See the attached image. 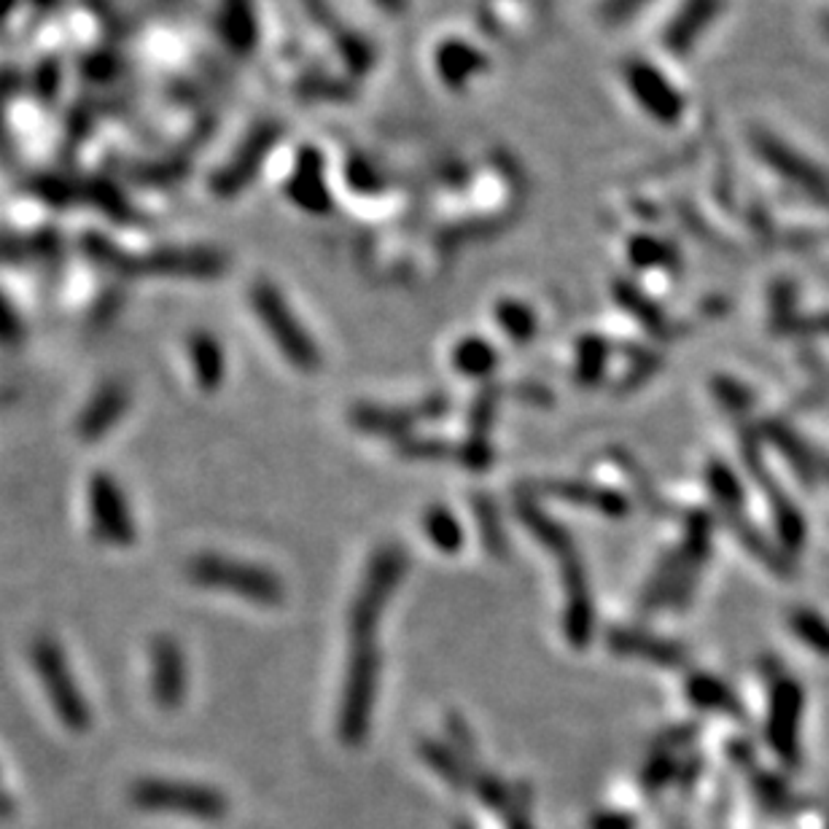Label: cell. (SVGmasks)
<instances>
[{
	"mask_svg": "<svg viewBox=\"0 0 829 829\" xmlns=\"http://www.w3.org/2000/svg\"><path fill=\"white\" fill-rule=\"evenodd\" d=\"M477 518H479V529L485 531V542H488L490 549H496V553H501V531L496 529V512L493 507H490V501H477Z\"/></svg>",
	"mask_w": 829,
	"mask_h": 829,
	"instance_id": "d6986e66",
	"label": "cell"
},
{
	"mask_svg": "<svg viewBox=\"0 0 829 829\" xmlns=\"http://www.w3.org/2000/svg\"><path fill=\"white\" fill-rule=\"evenodd\" d=\"M708 479H711V490H714L719 499H738V485L736 479H733V474L725 469L722 464H714L708 472Z\"/></svg>",
	"mask_w": 829,
	"mask_h": 829,
	"instance_id": "ffe728a7",
	"label": "cell"
},
{
	"mask_svg": "<svg viewBox=\"0 0 829 829\" xmlns=\"http://www.w3.org/2000/svg\"><path fill=\"white\" fill-rule=\"evenodd\" d=\"M690 697L695 706L703 708H719V711H738L736 701H733V692L727 690L722 681L708 679V677H692L690 681Z\"/></svg>",
	"mask_w": 829,
	"mask_h": 829,
	"instance_id": "9a60e30c",
	"label": "cell"
},
{
	"mask_svg": "<svg viewBox=\"0 0 829 829\" xmlns=\"http://www.w3.org/2000/svg\"><path fill=\"white\" fill-rule=\"evenodd\" d=\"M499 323L507 329V334L514 342H529L536 331V321H533L529 307L518 305V302H503L499 307Z\"/></svg>",
	"mask_w": 829,
	"mask_h": 829,
	"instance_id": "2e32d148",
	"label": "cell"
},
{
	"mask_svg": "<svg viewBox=\"0 0 829 829\" xmlns=\"http://www.w3.org/2000/svg\"><path fill=\"white\" fill-rule=\"evenodd\" d=\"M89 529L109 547H129L135 542V518L127 493L111 474L94 472L87 482Z\"/></svg>",
	"mask_w": 829,
	"mask_h": 829,
	"instance_id": "52a82bcc",
	"label": "cell"
},
{
	"mask_svg": "<svg viewBox=\"0 0 829 829\" xmlns=\"http://www.w3.org/2000/svg\"><path fill=\"white\" fill-rule=\"evenodd\" d=\"M795 631L799 633V638H805L808 644H814L816 649H829V633H821V631H825V625H821V622L816 620L814 614L799 612L795 617Z\"/></svg>",
	"mask_w": 829,
	"mask_h": 829,
	"instance_id": "ac0fdd59",
	"label": "cell"
},
{
	"mask_svg": "<svg viewBox=\"0 0 829 829\" xmlns=\"http://www.w3.org/2000/svg\"><path fill=\"white\" fill-rule=\"evenodd\" d=\"M603 364H606V345L601 340H584L579 348V381L595 383L601 377Z\"/></svg>",
	"mask_w": 829,
	"mask_h": 829,
	"instance_id": "e0dca14e",
	"label": "cell"
},
{
	"mask_svg": "<svg viewBox=\"0 0 829 829\" xmlns=\"http://www.w3.org/2000/svg\"><path fill=\"white\" fill-rule=\"evenodd\" d=\"M381 681V655L372 641H359L348 662V679L342 686L340 703V736L348 746L361 743L370 727L372 706Z\"/></svg>",
	"mask_w": 829,
	"mask_h": 829,
	"instance_id": "8992f818",
	"label": "cell"
},
{
	"mask_svg": "<svg viewBox=\"0 0 829 829\" xmlns=\"http://www.w3.org/2000/svg\"><path fill=\"white\" fill-rule=\"evenodd\" d=\"M453 361L466 377H485V375H490V372H493L496 353H493V348L488 345V342L474 340V337H472V340H464L458 348H455Z\"/></svg>",
	"mask_w": 829,
	"mask_h": 829,
	"instance_id": "5bb4252c",
	"label": "cell"
},
{
	"mask_svg": "<svg viewBox=\"0 0 829 829\" xmlns=\"http://www.w3.org/2000/svg\"><path fill=\"white\" fill-rule=\"evenodd\" d=\"M129 407V388L124 383H103L87 401L79 418V436L84 442H100L124 418Z\"/></svg>",
	"mask_w": 829,
	"mask_h": 829,
	"instance_id": "9c48e42d",
	"label": "cell"
},
{
	"mask_svg": "<svg viewBox=\"0 0 829 829\" xmlns=\"http://www.w3.org/2000/svg\"><path fill=\"white\" fill-rule=\"evenodd\" d=\"M186 577L197 588L227 592L242 601L259 603V606H275L283 601L286 590L283 582L270 568L257 566L240 558L218 553H200L186 563Z\"/></svg>",
	"mask_w": 829,
	"mask_h": 829,
	"instance_id": "6da1fadb",
	"label": "cell"
},
{
	"mask_svg": "<svg viewBox=\"0 0 829 829\" xmlns=\"http://www.w3.org/2000/svg\"><path fill=\"white\" fill-rule=\"evenodd\" d=\"M251 305L257 318L262 321L266 334L272 337V342L277 345V351L283 353V359L288 364H294L296 370L313 372L321 364V351H318L316 340L305 331V326L299 323V318L294 316L292 307L286 305L281 292H277L272 283H257L251 292Z\"/></svg>",
	"mask_w": 829,
	"mask_h": 829,
	"instance_id": "5b68a950",
	"label": "cell"
},
{
	"mask_svg": "<svg viewBox=\"0 0 829 829\" xmlns=\"http://www.w3.org/2000/svg\"><path fill=\"white\" fill-rule=\"evenodd\" d=\"M425 533L442 553H458L461 544H464V529L453 518V512L444 507H434L425 512Z\"/></svg>",
	"mask_w": 829,
	"mask_h": 829,
	"instance_id": "4fadbf2b",
	"label": "cell"
},
{
	"mask_svg": "<svg viewBox=\"0 0 829 829\" xmlns=\"http://www.w3.org/2000/svg\"><path fill=\"white\" fill-rule=\"evenodd\" d=\"M609 641H612V647L622 651V655L644 657V660L657 662V666H681V662H684V651L673 647L671 641L644 636V633L638 631H614Z\"/></svg>",
	"mask_w": 829,
	"mask_h": 829,
	"instance_id": "7c38bea8",
	"label": "cell"
},
{
	"mask_svg": "<svg viewBox=\"0 0 829 829\" xmlns=\"http://www.w3.org/2000/svg\"><path fill=\"white\" fill-rule=\"evenodd\" d=\"M189 366L200 388L216 390L227 377V355H224L222 342L207 331H194L189 337Z\"/></svg>",
	"mask_w": 829,
	"mask_h": 829,
	"instance_id": "30bf717a",
	"label": "cell"
},
{
	"mask_svg": "<svg viewBox=\"0 0 829 829\" xmlns=\"http://www.w3.org/2000/svg\"><path fill=\"white\" fill-rule=\"evenodd\" d=\"M148 690L162 711L183 706L189 695V666L183 647L173 636H154L148 647Z\"/></svg>",
	"mask_w": 829,
	"mask_h": 829,
	"instance_id": "ba28073f",
	"label": "cell"
},
{
	"mask_svg": "<svg viewBox=\"0 0 829 829\" xmlns=\"http://www.w3.org/2000/svg\"><path fill=\"white\" fill-rule=\"evenodd\" d=\"M797 714H799V690L790 681L775 690L773 711H770V738L781 754H790L795 749L797 738Z\"/></svg>",
	"mask_w": 829,
	"mask_h": 829,
	"instance_id": "8fae6325",
	"label": "cell"
},
{
	"mask_svg": "<svg viewBox=\"0 0 829 829\" xmlns=\"http://www.w3.org/2000/svg\"><path fill=\"white\" fill-rule=\"evenodd\" d=\"M129 803L146 814L186 816V819H222L227 814V797L216 790L192 781L140 779L129 786Z\"/></svg>",
	"mask_w": 829,
	"mask_h": 829,
	"instance_id": "277c9868",
	"label": "cell"
},
{
	"mask_svg": "<svg viewBox=\"0 0 829 829\" xmlns=\"http://www.w3.org/2000/svg\"><path fill=\"white\" fill-rule=\"evenodd\" d=\"M385 3H394V0H385Z\"/></svg>",
	"mask_w": 829,
	"mask_h": 829,
	"instance_id": "7402d4cb",
	"label": "cell"
},
{
	"mask_svg": "<svg viewBox=\"0 0 829 829\" xmlns=\"http://www.w3.org/2000/svg\"><path fill=\"white\" fill-rule=\"evenodd\" d=\"M407 568H410V560H407V553L399 544H383L372 555L351 606V636L355 644L372 641L377 622L383 617L385 603H388V598L401 584Z\"/></svg>",
	"mask_w": 829,
	"mask_h": 829,
	"instance_id": "3957f363",
	"label": "cell"
},
{
	"mask_svg": "<svg viewBox=\"0 0 829 829\" xmlns=\"http://www.w3.org/2000/svg\"><path fill=\"white\" fill-rule=\"evenodd\" d=\"M30 662H33L35 679H38L57 719L68 730L84 733L89 722H92V714H89L84 690H81L79 679H76L73 668L68 662V655L59 647L57 638L35 636L33 644H30Z\"/></svg>",
	"mask_w": 829,
	"mask_h": 829,
	"instance_id": "7a4b0ae2",
	"label": "cell"
},
{
	"mask_svg": "<svg viewBox=\"0 0 829 829\" xmlns=\"http://www.w3.org/2000/svg\"><path fill=\"white\" fill-rule=\"evenodd\" d=\"M20 337H22L20 318L11 313V307L5 305V299L0 296V342H3V345H14Z\"/></svg>",
	"mask_w": 829,
	"mask_h": 829,
	"instance_id": "44dd1931",
	"label": "cell"
}]
</instances>
